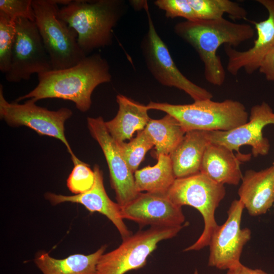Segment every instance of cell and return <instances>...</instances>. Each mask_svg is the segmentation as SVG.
Segmentation results:
<instances>
[{"instance_id":"1","label":"cell","mask_w":274,"mask_h":274,"mask_svg":"<svg viewBox=\"0 0 274 274\" xmlns=\"http://www.w3.org/2000/svg\"><path fill=\"white\" fill-rule=\"evenodd\" d=\"M111 77L107 61L99 54H93L73 66L38 74L37 86L17 98L16 102L60 98L73 101L79 111L85 112L90 108L94 89L110 82Z\"/></svg>"},{"instance_id":"2","label":"cell","mask_w":274,"mask_h":274,"mask_svg":"<svg viewBox=\"0 0 274 274\" xmlns=\"http://www.w3.org/2000/svg\"><path fill=\"white\" fill-rule=\"evenodd\" d=\"M174 30L195 50L204 64L206 80L216 86L224 83L226 76L217 54L219 48L223 44L236 47L255 34L251 25L235 23L223 17L213 20H186L177 23Z\"/></svg>"},{"instance_id":"3","label":"cell","mask_w":274,"mask_h":274,"mask_svg":"<svg viewBox=\"0 0 274 274\" xmlns=\"http://www.w3.org/2000/svg\"><path fill=\"white\" fill-rule=\"evenodd\" d=\"M121 0H74L59 9L58 16L78 35V44L87 56L112 43V30L123 15Z\"/></svg>"},{"instance_id":"4","label":"cell","mask_w":274,"mask_h":274,"mask_svg":"<svg viewBox=\"0 0 274 274\" xmlns=\"http://www.w3.org/2000/svg\"><path fill=\"white\" fill-rule=\"evenodd\" d=\"M147 107L149 110H159L172 116L186 132L229 131L244 124L249 118L244 105L232 99L216 102L208 99L185 105L150 101Z\"/></svg>"},{"instance_id":"5","label":"cell","mask_w":274,"mask_h":274,"mask_svg":"<svg viewBox=\"0 0 274 274\" xmlns=\"http://www.w3.org/2000/svg\"><path fill=\"white\" fill-rule=\"evenodd\" d=\"M225 193L223 185L200 172L175 180L167 192L169 198L179 207L186 205L195 208L204 221L201 234L184 251H197L209 246L213 233L219 226L215 219V211Z\"/></svg>"},{"instance_id":"6","label":"cell","mask_w":274,"mask_h":274,"mask_svg":"<svg viewBox=\"0 0 274 274\" xmlns=\"http://www.w3.org/2000/svg\"><path fill=\"white\" fill-rule=\"evenodd\" d=\"M35 22L53 70L73 66L87 55L78 42V35L58 16L59 8L54 0H32Z\"/></svg>"},{"instance_id":"7","label":"cell","mask_w":274,"mask_h":274,"mask_svg":"<svg viewBox=\"0 0 274 274\" xmlns=\"http://www.w3.org/2000/svg\"><path fill=\"white\" fill-rule=\"evenodd\" d=\"M188 224L187 222L179 226H151L138 231L122 239L117 248L100 256L95 274H125L143 267L160 242L176 236Z\"/></svg>"},{"instance_id":"8","label":"cell","mask_w":274,"mask_h":274,"mask_svg":"<svg viewBox=\"0 0 274 274\" xmlns=\"http://www.w3.org/2000/svg\"><path fill=\"white\" fill-rule=\"evenodd\" d=\"M72 114V111L67 108L49 110L37 106L32 99H28L22 104L9 102L4 96L3 86L0 85L1 118L11 126H25L40 135L60 140L67 148L74 164L80 160L73 153L64 134L65 122Z\"/></svg>"},{"instance_id":"9","label":"cell","mask_w":274,"mask_h":274,"mask_svg":"<svg viewBox=\"0 0 274 274\" xmlns=\"http://www.w3.org/2000/svg\"><path fill=\"white\" fill-rule=\"evenodd\" d=\"M146 10L148 29L142 49L149 71L161 84L183 90L194 101L212 99L213 94L186 78L175 64L169 50L156 30L147 3Z\"/></svg>"},{"instance_id":"10","label":"cell","mask_w":274,"mask_h":274,"mask_svg":"<svg viewBox=\"0 0 274 274\" xmlns=\"http://www.w3.org/2000/svg\"><path fill=\"white\" fill-rule=\"evenodd\" d=\"M15 22V40L11 65L5 74L6 80L19 82L29 80L33 74L53 70L35 22L23 18H17Z\"/></svg>"},{"instance_id":"11","label":"cell","mask_w":274,"mask_h":274,"mask_svg":"<svg viewBox=\"0 0 274 274\" xmlns=\"http://www.w3.org/2000/svg\"><path fill=\"white\" fill-rule=\"evenodd\" d=\"M244 206L239 200H233L223 224L218 226L211 238L208 265L220 269H229L238 264L244 246L251 239V231L241 228Z\"/></svg>"},{"instance_id":"12","label":"cell","mask_w":274,"mask_h":274,"mask_svg":"<svg viewBox=\"0 0 274 274\" xmlns=\"http://www.w3.org/2000/svg\"><path fill=\"white\" fill-rule=\"evenodd\" d=\"M87 122L91 136L98 143L105 155L117 203L123 207L140 193L136 189L133 173L125 161L119 144L108 131L103 118L101 116L88 117Z\"/></svg>"},{"instance_id":"13","label":"cell","mask_w":274,"mask_h":274,"mask_svg":"<svg viewBox=\"0 0 274 274\" xmlns=\"http://www.w3.org/2000/svg\"><path fill=\"white\" fill-rule=\"evenodd\" d=\"M274 124V112L270 106L263 102L252 107L247 122L229 131H208L210 143L223 145L242 154L239 148L252 147L254 157L267 155L269 150L268 140L263 135L262 130L268 124Z\"/></svg>"},{"instance_id":"14","label":"cell","mask_w":274,"mask_h":274,"mask_svg":"<svg viewBox=\"0 0 274 274\" xmlns=\"http://www.w3.org/2000/svg\"><path fill=\"white\" fill-rule=\"evenodd\" d=\"M122 217L137 223L140 227H174L184 224L182 207L175 204L166 193L140 192L132 201L121 207Z\"/></svg>"},{"instance_id":"15","label":"cell","mask_w":274,"mask_h":274,"mask_svg":"<svg viewBox=\"0 0 274 274\" xmlns=\"http://www.w3.org/2000/svg\"><path fill=\"white\" fill-rule=\"evenodd\" d=\"M268 12L264 20L251 22L255 26L257 38L253 46L245 51H238L233 47L224 45V50L228 57L227 71L236 76L241 69L248 74L258 70L266 54L274 48V0H257Z\"/></svg>"},{"instance_id":"16","label":"cell","mask_w":274,"mask_h":274,"mask_svg":"<svg viewBox=\"0 0 274 274\" xmlns=\"http://www.w3.org/2000/svg\"><path fill=\"white\" fill-rule=\"evenodd\" d=\"M95 181L92 187L88 191L77 195H64L47 192L45 198L52 204L56 205L65 202L77 203L83 205L89 212H97L106 216L118 230L122 239L131 235L123 221L121 206L113 201L108 196L104 186L103 174L97 164L93 167Z\"/></svg>"},{"instance_id":"17","label":"cell","mask_w":274,"mask_h":274,"mask_svg":"<svg viewBox=\"0 0 274 274\" xmlns=\"http://www.w3.org/2000/svg\"><path fill=\"white\" fill-rule=\"evenodd\" d=\"M238 194L250 215L265 214L274 202V164L258 172L247 170Z\"/></svg>"},{"instance_id":"18","label":"cell","mask_w":274,"mask_h":274,"mask_svg":"<svg viewBox=\"0 0 274 274\" xmlns=\"http://www.w3.org/2000/svg\"><path fill=\"white\" fill-rule=\"evenodd\" d=\"M250 158L237 154L224 146L209 143L204 152L200 172L222 185H237L242 181L241 161Z\"/></svg>"},{"instance_id":"19","label":"cell","mask_w":274,"mask_h":274,"mask_svg":"<svg viewBox=\"0 0 274 274\" xmlns=\"http://www.w3.org/2000/svg\"><path fill=\"white\" fill-rule=\"evenodd\" d=\"M119 109L115 117L105 122L107 129L113 138L122 143L130 140L135 131L143 130L151 119L147 105L145 106L124 95L116 96Z\"/></svg>"},{"instance_id":"20","label":"cell","mask_w":274,"mask_h":274,"mask_svg":"<svg viewBox=\"0 0 274 274\" xmlns=\"http://www.w3.org/2000/svg\"><path fill=\"white\" fill-rule=\"evenodd\" d=\"M209 143L208 131L191 130L186 132L169 155L176 179L200 173L203 155Z\"/></svg>"},{"instance_id":"21","label":"cell","mask_w":274,"mask_h":274,"mask_svg":"<svg viewBox=\"0 0 274 274\" xmlns=\"http://www.w3.org/2000/svg\"><path fill=\"white\" fill-rule=\"evenodd\" d=\"M106 249L104 245L92 254H75L63 259H56L47 252H41L34 261L43 274H95L97 262Z\"/></svg>"},{"instance_id":"22","label":"cell","mask_w":274,"mask_h":274,"mask_svg":"<svg viewBox=\"0 0 274 274\" xmlns=\"http://www.w3.org/2000/svg\"><path fill=\"white\" fill-rule=\"evenodd\" d=\"M157 163L136 170L134 173L139 192L166 193L176 179L169 155L161 154Z\"/></svg>"},{"instance_id":"23","label":"cell","mask_w":274,"mask_h":274,"mask_svg":"<svg viewBox=\"0 0 274 274\" xmlns=\"http://www.w3.org/2000/svg\"><path fill=\"white\" fill-rule=\"evenodd\" d=\"M144 130L153 141L156 158L161 154L169 155L186 133L180 122L167 114L160 119H151Z\"/></svg>"},{"instance_id":"24","label":"cell","mask_w":274,"mask_h":274,"mask_svg":"<svg viewBox=\"0 0 274 274\" xmlns=\"http://www.w3.org/2000/svg\"><path fill=\"white\" fill-rule=\"evenodd\" d=\"M197 20H213L227 14L235 19H246L247 11L237 3L229 0H188Z\"/></svg>"},{"instance_id":"25","label":"cell","mask_w":274,"mask_h":274,"mask_svg":"<svg viewBox=\"0 0 274 274\" xmlns=\"http://www.w3.org/2000/svg\"><path fill=\"white\" fill-rule=\"evenodd\" d=\"M118 144L125 161L133 174L138 170L147 152L154 146L151 138L144 129L138 131L136 137L128 143Z\"/></svg>"},{"instance_id":"26","label":"cell","mask_w":274,"mask_h":274,"mask_svg":"<svg viewBox=\"0 0 274 274\" xmlns=\"http://www.w3.org/2000/svg\"><path fill=\"white\" fill-rule=\"evenodd\" d=\"M16 20L0 11V71L9 70L16 37Z\"/></svg>"},{"instance_id":"27","label":"cell","mask_w":274,"mask_h":274,"mask_svg":"<svg viewBox=\"0 0 274 274\" xmlns=\"http://www.w3.org/2000/svg\"><path fill=\"white\" fill-rule=\"evenodd\" d=\"M95 181V174L89 165L80 160L74 167L67 180L66 185L70 191L75 195L89 191Z\"/></svg>"},{"instance_id":"28","label":"cell","mask_w":274,"mask_h":274,"mask_svg":"<svg viewBox=\"0 0 274 274\" xmlns=\"http://www.w3.org/2000/svg\"><path fill=\"white\" fill-rule=\"evenodd\" d=\"M154 4L165 12L168 18L182 17L188 21L197 20L188 0H157Z\"/></svg>"},{"instance_id":"29","label":"cell","mask_w":274,"mask_h":274,"mask_svg":"<svg viewBox=\"0 0 274 274\" xmlns=\"http://www.w3.org/2000/svg\"><path fill=\"white\" fill-rule=\"evenodd\" d=\"M0 11L14 20L23 18L35 22L32 0H0Z\"/></svg>"},{"instance_id":"30","label":"cell","mask_w":274,"mask_h":274,"mask_svg":"<svg viewBox=\"0 0 274 274\" xmlns=\"http://www.w3.org/2000/svg\"><path fill=\"white\" fill-rule=\"evenodd\" d=\"M258 70L267 80L274 81V48L264 57Z\"/></svg>"},{"instance_id":"31","label":"cell","mask_w":274,"mask_h":274,"mask_svg":"<svg viewBox=\"0 0 274 274\" xmlns=\"http://www.w3.org/2000/svg\"><path fill=\"white\" fill-rule=\"evenodd\" d=\"M226 274H268L260 269H251L240 263L228 270Z\"/></svg>"},{"instance_id":"32","label":"cell","mask_w":274,"mask_h":274,"mask_svg":"<svg viewBox=\"0 0 274 274\" xmlns=\"http://www.w3.org/2000/svg\"><path fill=\"white\" fill-rule=\"evenodd\" d=\"M194 274H198V272L197 270L196 269L195 270V271L194 272Z\"/></svg>"},{"instance_id":"33","label":"cell","mask_w":274,"mask_h":274,"mask_svg":"<svg viewBox=\"0 0 274 274\" xmlns=\"http://www.w3.org/2000/svg\"><path fill=\"white\" fill-rule=\"evenodd\" d=\"M273 164H274V162H273Z\"/></svg>"}]
</instances>
